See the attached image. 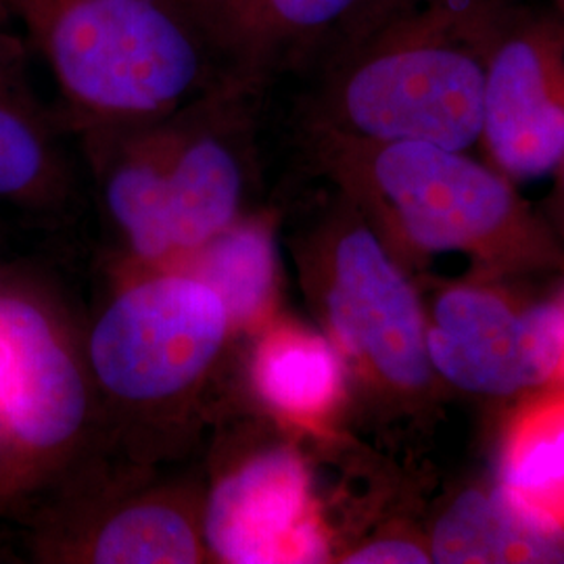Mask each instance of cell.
<instances>
[{
    "label": "cell",
    "mask_w": 564,
    "mask_h": 564,
    "mask_svg": "<svg viewBox=\"0 0 564 564\" xmlns=\"http://www.w3.org/2000/svg\"><path fill=\"white\" fill-rule=\"evenodd\" d=\"M521 0H387L326 61L328 134L431 142L481 139L487 61Z\"/></svg>",
    "instance_id": "6da1fadb"
},
{
    "label": "cell",
    "mask_w": 564,
    "mask_h": 564,
    "mask_svg": "<svg viewBox=\"0 0 564 564\" xmlns=\"http://www.w3.org/2000/svg\"><path fill=\"white\" fill-rule=\"evenodd\" d=\"M0 13L25 28L86 130L165 120L247 86L216 69L228 57L191 0H0Z\"/></svg>",
    "instance_id": "7a4b0ae2"
},
{
    "label": "cell",
    "mask_w": 564,
    "mask_h": 564,
    "mask_svg": "<svg viewBox=\"0 0 564 564\" xmlns=\"http://www.w3.org/2000/svg\"><path fill=\"white\" fill-rule=\"evenodd\" d=\"M97 400L59 302L30 272L0 268V512L80 479Z\"/></svg>",
    "instance_id": "3957f363"
},
{
    "label": "cell",
    "mask_w": 564,
    "mask_h": 564,
    "mask_svg": "<svg viewBox=\"0 0 564 564\" xmlns=\"http://www.w3.org/2000/svg\"><path fill=\"white\" fill-rule=\"evenodd\" d=\"M235 88L165 120L102 130L123 139L102 167V203L142 263L193 253L245 216L247 155L220 111Z\"/></svg>",
    "instance_id": "277c9868"
},
{
    "label": "cell",
    "mask_w": 564,
    "mask_h": 564,
    "mask_svg": "<svg viewBox=\"0 0 564 564\" xmlns=\"http://www.w3.org/2000/svg\"><path fill=\"white\" fill-rule=\"evenodd\" d=\"M235 328L220 295L193 274H158L120 291L86 337L97 395L134 416L193 402Z\"/></svg>",
    "instance_id": "5b68a950"
},
{
    "label": "cell",
    "mask_w": 564,
    "mask_h": 564,
    "mask_svg": "<svg viewBox=\"0 0 564 564\" xmlns=\"http://www.w3.org/2000/svg\"><path fill=\"white\" fill-rule=\"evenodd\" d=\"M328 151L349 184H360L426 251L466 249L498 235L517 214L505 174L464 151L431 142H370L328 134Z\"/></svg>",
    "instance_id": "8992f818"
},
{
    "label": "cell",
    "mask_w": 564,
    "mask_h": 564,
    "mask_svg": "<svg viewBox=\"0 0 564 564\" xmlns=\"http://www.w3.org/2000/svg\"><path fill=\"white\" fill-rule=\"evenodd\" d=\"M199 527L205 556L216 563H324L330 554L310 468L282 442H253L220 463Z\"/></svg>",
    "instance_id": "52a82bcc"
},
{
    "label": "cell",
    "mask_w": 564,
    "mask_h": 564,
    "mask_svg": "<svg viewBox=\"0 0 564 564\" xmlns=\"http://www.w3.org/2000/svg\"><path fill=\"white\" fill-rule=\"evenodd\" d=\"M481 139L496 167L538 178L564 162V13L521 0L487 61Z\"/></svg>",
    "instance_id": "ba28073f"
},
{
    "label": "cell",
    "mask_w": 564,
    "mask_h": 564,
    "mask_svg": "<svg viewBox=\"0 0 564 564\" xmlns=\"http://www.w3.org/2000/svg\"><path fill=\"white\" fill-rule=\"evenodd\" d=\"M324 310L343 351L384 383L421 389L429 381L421 305L370 228L356 226L335 245Z\"/></svg>",
    "instance_id": "9c48e42d"
},
{
    "label": "cell",
    "mask_w": 564,
    "mask_h": 564,
    "mask_svg": "<svg viewBox=\"0 0 564 564\" xmlns=\"http://www.w3.org/2000/svg\"><path fill=\"white\" fill-rule=\"evenodd\" d=\"M426 349L445 379L466 391L506 395L538 387L561 368L563 307L512 312L491 293L456 289L437 302Z\"/></svg>",
    "instance_id": "30bf717a"
},
{
    "label": "cell",
    "mask_w": 564,
    "mask_h": 564,
    "mask_svg": "<svg viewBox=\"0 0 564 564\" xmlns=\"http://www.w3.org/2000/svg\"><path fill=\"white\" fill-rule=\"evenodd\" d=\"M387 0H197L247 84L282 63L330 59Z\"/></svg>",
    "instance_id": "8fae6325"
},
{
    "label": "cell",
    "mask_w": 564,
    "mask_h": 564,
    "mask_svg": "<svg viewBox=\"0 0 564 564\" xmlns=\"http://www.w3.org/2000/svg\"><path fill=\"white\" fill-rule=\"evenodd\" d=\"M69 193L53 121L30 88L20 48L0 34V203L42 220Z\"/></svg>",
    "instance_id": "7c38bea8"
},
{
    "label": "cell",
    "mask_w": 564,
    "mask_h": 564,
    "mask_svg": "<svg viewBox=\"0 0 564 564\" xmlns=\"http://www.w3.org/2000/svg\"><path fill=\"white\" fill-rule=\"evenodd\" d=\"M431 561L564 563L563 524L506 485L489 494L473 489L435 527Z\"/></svg>",
    "instance_id": "4fadbf2b"
},
{
    "label": "cell",
    "mask_w": 564,
    "mask_h": 564,
    "mask_svg": "<svg viewBox=\"0 0 564 564\" xmlns=\"http://www.w3.org/2000/svg\"><path fill=\"white\" fill-rule=\"evenodd\" d=\"M44 561L95 564L202 563L199 512L174 494L126 500L93 529H82L39 552Z\"/></svg>",
    "instance_id": "5bb4252c"
},
{
    "label": "cell",
    "mask_w": 564,
    "mask_h": 564,
    "mask_svg": "<svg viewBox=\"0 0 564 564\" xmlns=\"http://www.w3.org/2000/svg\"><path fill=\"white\" fill-rule=\"evenodd\" d=\"M251 384L260 402L297 423L324 416L341 395L337 347L295 324L262 328L251 358Z\"/></svg>",
    "instance_id": "9a60e30c"
},
{
    "label": "cell",
    "mask_w": 564,
    "mask_h": 564,
    "mask_svg": "<svg viewBox=\"0 0 564 564\" xmlns=\"http://www.w3.org/2000/svg\"><path fill=\"white\" fill-rule=\"evenodd\" d=\"M195 253L191 274L212 286L237 330L260 328L276 300L279 253L265 216H242Z\"/></svg>",
    "instance_id": "2e32d148"
},
{
    "label": "cell",
    "mask_w": 564,
    "mask_h": 564,
    "mask_svg": "<svg viewBox=\"0 0 564 564\" xmlns=\"http://www.w3.org/2000/svg\"><path fill=\"white\" fill-rule=\"evenodd\" d=\"M502 485L529 505L564 519V398L535 403L512 429Z\"/></svg>",
    "instance_id": "e0dca14e"
},
{
    "label": "cell",
    "mask_w": 564,
    "mask_h": 564,
    "mask_svg": "<svg viewBox=\"0 0 564 564\" xmlns=\"http://www.w3.org/2000/svg\"><path fill=\"white\" fill-rule=\"evenodd\" d=\"M431 561L421 545L403 540H377L358 547L343 563L347 564H426Z\"/></svg>",
    "instance_id": "ac0fdd59"
},
{
    "label": "cell",
    "mask_w": 564,
    "mask_h": 564,
    "mask_svg": "<svg viewBox=\"0 0 564 564\" xmlns=\"http://www.w3.org/2000/svg\"><path fill=\"white\" fill-rule=\"evenodd\" d=\"M545 4H550V7H554V9H558V11H563L564 13V0H542Z\"/></svg>",
    "instance_id": "d6986e66"
},
{
    "label": "cell",
    "mask_w": 564,
    "mask_h": 564,
    "mask_svg": "<svg viewBox=\"0 0 564 564\" xmlns=\"http://www.w3.org/2000/svg\"><path fill=\"white\" fill-rule=\"evenodd\" d=\"M563 312H564V307H563ZM558 370H563V372H564V351H563V360H561V368H558Z\"/></svg>",
    "instance_id": "ffe728a7"
},
{
    "label": "cell",
    "mask_w": 564,
    "mask_h": 564,
    "mask_svg": "<svg viewBox=\"0 0 564 564\" xmlns=\"http://www.w3.org/2000/svg\"><path fill=\"white\" fill-rule=\"evenodd\" d=\"M191 2H193V4H195V0H191ZM195 7H197V4H195Z\"/></svg>",
    "instance_id": "44dd1931"
},
{
    "label": "cell",
    "mask_w": 564,
    "mask_h": 564,
    "mask_svg": "<svg viewBox=\"0 0 564 564\" xmlns=\"http://www.w3.org/2000/svg\"><path fill=\"white\" fill-rule=\"evenodd\" d=\"M195 4H197V0H195Z\"/></svg>",
    "instance_id": "7402d4cb"
}]
</instances>
